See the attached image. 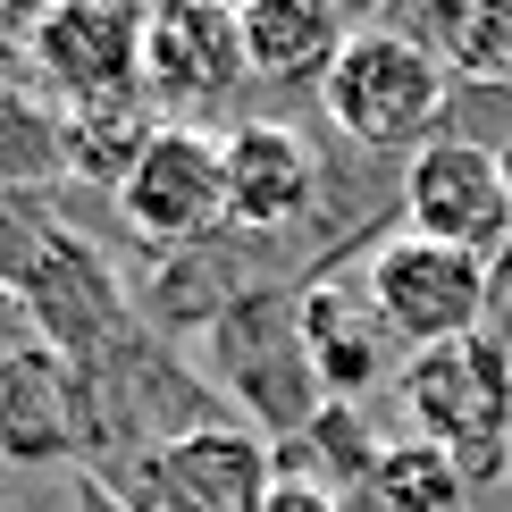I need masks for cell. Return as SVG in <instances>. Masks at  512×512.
Instances as JSON below:
<instances>
[{
    "mask_svg": "<svg viewBox=\"0 0 512 512\" xmlns=\"http://www.w3.org/2000/svg\"><path fill=\"white\" fill-rule=\"evenodd\" d=\"M319 101L336 135H353L361 152H429L454 110V68L403 26H361L319 84Z\"/></svg>",
    "mask_w": 512,
    "mask_h": 512,
    "instance_id": "6da1fadb",
    "label": "cell"
},
{
    "mask_svg": "<svg viewBox=\"0 0 512 512\" xmlns=\"http://www.w3.org/2000/svg\"><path fill=\"white\" fill-rule=\"evenodd\" d=\"M210 370L227 378V395L261 412L269 445L319 429L336 412L319 395V370H311V345H303V294H244L210 319Z\"/></svg>",
    "mask_w": 512,
    "mask_h": 512,
    "instance_id": "7a4b0ae2",
    "label": "cell"
},
{
    "mask_svg": "<svg viewBox=\"0 0 512 512\" xmlns=\"http://www.w3.org/2000/svg\"><path fill=\"white\" fill-rule=\"evenodd\" d=\"M412 437L445 445L462 462V479H496L504 445H512V353L496 336H462V345L412 353L395 378Z\"/></svg>",
    "mask_w": 512,
    "mask_h": 512,
    "instance_id": "3957f363",
    "label": "cell"
},
{
    "mask_svg": "<svg viewBox=\"0 0 512 512\" xmlns=\"http://www.w3.org/2000/svg\"><path fill=\"white\" fill-rule=\"evenodd\" d=\"M361 286H370L387 336L412 345V353L462 345V336H479L487 311H496V261L454 252V244H429V236H387L370 261H361Z\"/></svg>",
    "mask_w": 512,
    "mask_h": 512,
    "instance_id": "277c9868",
    "label": "cell"
},
{
    "mask_svg": "<svg viewBox=\"0 0 512 512\" xmlns=\"http://www.w3.org/2000/svg\"><path fill=\"white\" fill-rule=\"evenodd\" d=\"M403 236H429L479 261L512 252V177L504 152H487L471 135H437L429 152H412L403 168Z\"/></svg>",
    "mask_w": 512,
    "mask_h": 512,
    "instance_id": "5b68a950",
    "label": "cell"
},
{
    "mask_svg": "<svg viewBox=\"0 0 512 512\" xmlns=\"http://www.w3.org/2000/svg\"><path fill=\"white\" fill-rule=\"evenodd\" d=\"M244 84H252V68H244L236 9H219V0H160L143 17V101L168 126H202Z\"/></svg>",
    "mask_w": 512,
    "mask_h": 512,
    "instance_id": "8992f818",
    "label": "cell"
},
{
    "mask_svg": "<svg viewBox=\"0 0 512 512\" xmlns=\"http://www.w3.org/2000/svg\"><path fill=\"white\" fill-rule=\"evenodd\" d=\"M143 17L152 9H118V0H59V9H34V34H26L34 93H51L59 110L135 101L143 93Z\"/></svg>",
    "mask_w": 512,
    "mask_h": 512,
    "instance_id": "52a82bcc",
    "label": "cell"
},
{
    "mask_svg": "<svg viewBox=\"0 0 512 512\" xmlns=\"http://www.w3.org/2000/svg\"><path fill=\"white\" fill-rule=\"evenodd\" d=\"M118 219L143 244L194 252L227 236V143L219 126H160L152 152L135 160V177L118 185Z\"/></svg>",
    "mask_w": 512,
    "mask_h": 512,
    "instance_id": "ba28073f",
    "label": "cell"
},
{
    "mask_svg": "<svg viewBox=\"0 0 512 512\" xmlns=\"http://www.w3.org/2000/svg\"><path fill=\"white\" fill-rule=\"evenodd\" d=\"M143 496L152 512H261L277 496V445L236 420H202L143 462Z\"/></svg>",
    "mask_w": 512,
    "mask_h": 512,
    "instance_id": "9c48e42d",
    "label": "cell"
},
{
    "mask_svg": "<svg viewBox=\"0 0 512 512\" xmlns=\"http://www.w3.org/2000/svg\"><path fill=\"white\" fill-rule=\"evenodd\" d=\"M93 454V403L84 370L51 345H26L0 361V462L17 471H59Z\"/></svg>",
    "mask_w": 512,
    "mask_h": 512,
    "instance_id": "30bf717a",
    "label": "cell"
},
{
    "mask_svg": "<svg viewBox=\"0 0 512 512\" xmlns=\"http://www.w3.org/2000/svg\"><path fill=\"white\" fill-rule=\"evenodd\" d=\"M227 143V227L244 236H286L319 210V185L328 168L286 118H244V126H219Z\"/></svg>",
    "mask_w": 512,
    "mask_h": 512,
    "instance_id": "8fae6325",
    "label": "cell"
},
{
    "mask_svg": "<svg viewBox=\"0 0 512 512\" xmlns=\"http://www.w3.org/2000/svg\"><path fill=\"white\" fill-rule=\"evenodd\" d=\"M244 68L252 84H277V93H303V84H328V68L345 59V42L361 34L345 9L328 0H244Z\"/></svg>",
    "mask_w": 512,
    "mask_h": 512,
    "instance_id": "7c38bea8",
    "label": "cell"
},
{
    "mask_svg": "<svg viewBox=\"0 0 512 512\" xmlns=\"http://www.w3.org/2000/svg\"><path fill=\"white\" fill-rule=\"evenodd\" d=\"M303 345H311V370H319L328 403H353L387 378V319H378L361 277H328V286L303 294Z\"/></svg>",
    "mask_w": 512,
    "mask_h": 512,
    "instance_id": "4fadbf2b",
    "label": "cell"
},
{
    "mask_svg": "<svg viewBox=\"0 0 512 512\" xmlns=\"http://www.w3.org/2000/svg\"><path fill=\"white\" fill-rule=\"evenodd\" d=\"M462 462L429 437H395L353 479V512H462Z\"/></svg>",
    "mask_w": 512,
    "mask_h": 512,
    "instance_id": "5bb4252c",
    "label": "cell"
},
{
    "mask_svg": "<svg viewBox=\"0 0 512 512\" xmlns=\"http://www.w3.org/2000/svg\"><path fill=\"white\" fill-rule=\"evenodd\" d=\"M68 177V126H59V101L34 93V84H0V194L34 202L42 185Z\"/></svg>",
    "mask_w": 512,
    "mask_h": 512,
    "instance_id": "9a60e30c",
    "label": "cell"
},
{
    "mask_svg": "<svg viewBox=\"0 0 512 512\" xmlns=\"http://www.w3.org/2000/svg\"><path fill=\"white\" fill-rule=\"evenodd\" d=\"M59 126H68V177H84V185H118L135 177V160L152 152V135H160V110L152 101H93V110H59Z\"/></svg>",
    "mask_w": 512,
    "mask_h": 512,
    "instance_id": "2e32d148",
    "label": "cell"
},
{
    "mask_svg": "<svg viewBox=\"0 0 512 512\" xmlns=\"http://www.w3.org/2000/svg\"><path fill=\"white\" fill-rule=\"evenodd\" d=\"M403 34H420L445 68L471 76V84H512V0H454V9H429Z\"/></svg>",
    "mask_w": 512,
    "mask_h": 512,
    "instance_id": "e0dca14e",
    "label": "cell"
},
{
    "mask_svg": "<svg viewBox=\"0 0 512 512\" xmlns=\"http://www.w3.org/2000/svg\"><path fill=\"white\" fill-rule=\"evenodd\" d=\"M261 512H345V496H328V487H311V479H277V496Z\"/></svg>",
    "mask_w": 512,
    "mask_h": 512,
    "instance_id": "ac0fdd59",
    "label": "cell"
},
{
    "mask_svg": "<svg viewBox=\"0 0 512 512\" xmlns=\"http://www.w3.org/2000/svg\"><path fill=\"white\" fill-rule=\"evenodd\" d=\"M26 345H42V336H34V311L17 303L9 286H0V361H9V353H26Z\"/></svg>",
    "mask_w": 512,
    "mask_h": 512,
    "instance_id": "d6986e66",
    "label": "cell"
},
{
    "mask_svg": "<svg viewBox=\"0 0 512 512\" xmlns=\"http://www.w3.org/2000/svg\"><path fill=\"white\" fill-rule=\"evenodd\" d=\"M76 512H135V504H126L101 471H76Z\"/></svg>",
    "mask_w": 512,
    "mask_h": 512,
    "instance_id": "ffe728a7",
    "label": "cell"
},
{
    "mask_svg": "<svg viewBox=\"0 0 512 512\" xmlns=\"http://www.w3.org/2000/svg\"><path fill=\"white\" fill-rule=\"evenodd\" d=\"M504 261H512V252H504Z\"/></svg>",
    "mask_w": 512,
    "mask_h": 512,
    "instance_id": "44dd1931",
    "label": "cell"
}]
</instances>
